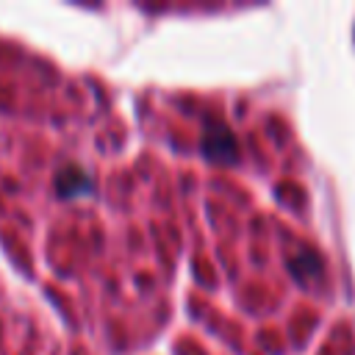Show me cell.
Listing matches in <instances>:
<instances>
[{
    "label": "cell",
    "mask_w": 355,
    "mask_h": 355,
    "mask_svg": "<svg viewBox=\"0 0 355 355\" xmlns=\"http://www.w3.org/2000/svg\"><path fill=\"white\" fill-rule=\"evenodd\" d=\"M200 150L208 161L222 164V166H233L239 164V141L233 136V130L227 128V122L216 119V116H205L202 119V133H200Z\"/></svg>",
    "instance_id": "obj_1"
},
{
    "label": "cell",
    "mask_w": 355,
    "mask_h": 355,
    "mask_svg": "<svg viewBox=\"0 0 355 355\" xmlns=\"http://www.w3.org/2000/svg\"><path fill=\"white\" fill-rule=\"evenodd\" d=\"M94 191V183L89 178V172L78 164H67L55 172V194L61 200H75V197H83V194H92Z\"/></svg>",
    "instance_id": "obj_3"
},
{
    "label": "cell",
    "mask_w": 355,
    "mask_h": 355,
    "mask_svg": "<svg viewBox=\"0 0 355 355\" xmlns=\"http://www.w3.org/2000/svg\"><path fill=\"white\" fill-rule=\"evenodd\" d=\"M286 269H288L294 283H300L302 288H311V286L319 283V277L324 272V258L311 247H297L286 258Z\"/></svg>",
    "instance_id": "obj_2"
}]
</instances>
